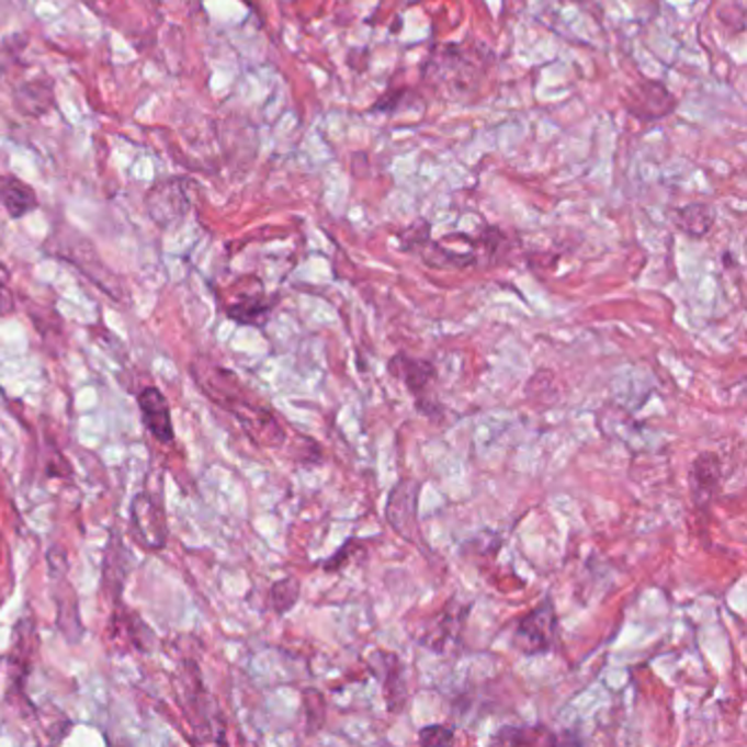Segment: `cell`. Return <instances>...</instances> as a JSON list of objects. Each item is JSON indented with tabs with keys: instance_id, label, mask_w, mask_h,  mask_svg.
<instances>
[{
	"instance_id": "obj_2",
	"label": "cell",
	"mask_w": 747,
	"mask_h": 747,
	"mask_svg": "<svg viewBox=\"0 0 747 747\" xmlns=\"http://www.w3.org/2000/svg\"><path fill=\"white\" fill-rule=\"evenodd\" d=\"M559 641V619L551 599L522 616L513 632V649L522 656H542L555 649Z\"/></svg>"
},
{
	"instance_id": "obj_10",
	"label": "cell",
	"mask_w": 747,
	"mask_h": 747,
	"mask_svg": "<svg viewBox=\"0 0 747 747\" xmlns=\"http://www.w3.org/2000/svg\"><path fill=\"white\" fill-rule=\"evenodd\" d=\"M722 487V461L717 454L704 452L691 467V489L698 507H709Z\"/></svg>"
},
{
	"instance_id": "obj_6",
	"label": "cell",
	"mask_w": 747,
	"mask_h": 747,
	"mask_svg": "<svg viewBox=\"0 0 747 747\" xmlns=\"http://www.w3.org/2000/svg\"><path fill=\"white\" fill-rule=\"evenodd\" d=\"M132 531H134L138 544H143L145 548H149V551L165 548L167 529H165L162 511H160L158 502L147 494L136 496V500L132 505Z\"/></svg>"
},
{
	"instance_id": "obj_12",
	"label": "cell",
	"mask_w": 747,
	"mask_h": 747,
	"mask_svg": "<svg viewBox=\"0 0 747 747\" xmlns=\"http://www.w3.org/2000/svg\"><path fill=\"white\" fill-rule=\"evenodd\" d=\"M15 107L26 116H42L55 105L53 86L42 79H33L22 83L13 94Z\"/></svg>"
},
{
	"instance_id": "obj_3",
	"label": "cell",
	"mask_w": 747,
	"mask_h": 747,
	"mask_svg": "<svg viewBox=\"0 0 747 747\" xmlns=\"http://www.w3.org/2000/svg\"><path fill=\"white\" fill-rule=\"evenodd\" d=\"M193 189L195 184L186 178H167L156 182L145 195V208L151 222L160 228H169L184 219L193 204Z\"/></svg>"
},
{
	"instance_id": "obj_14",
	"label": "cell",
	"mask_w": 747,
	"mask_h": 747,
	"mask_svg": "<svg viewBox=\"0 0 747 747\" xmlns=\"http://www.w3.org/2000/svg\"><path fill=\"white\" fill-rule=\"evenodd\" d=\"M494 744H502V746H540V744H546V746H553V744H559V739L542 726H535V728H509L507 726L494 737Z\"/></svg>"
},
{
	"instance_id": "obj_18",
	"label": "cell",
	"mask_w": 747,
	"mask_h": 747,
	"mask_svg": "<svg viewBox=\"0 0 747 747\" xmlns=\"http://www.w3.org/2000/svg\"><path fill=\"white\" fill-rule=\"evenodd\" d=\"M358 544H360V542H358L355 537L347 540V544H344V546H342V548H340V551H338V553H336V555H333L329 562H325V566H322V568H325L327 573H338L342 566H347V564H349V559H351V553H353V548H355Z\"/></svg>"
},
{
	"instance_id": "obj_7",
	"label": "cell",
	"mask_w": 747,
	"mask_h": 747,
	"mask_svg": "<svg viewBox=\"0 0 747 747\" xmlns=\"http://www.w3.org/2000/svg\"><path fill=\"white\" fill-rule=\"evenodd\" d=\"M469 605H445V610L430 623L426 625V632L421 636V645L437 652V654H445L454 643H459L461 632H463V623L469 614Z\"/></svg>"
},
{
	"instance_id": "obj_16",
	"label": "cell",
	"mask_w": 747,
	"mask_h": 747,
	"mask_svg": "<svg viewBox=\"0 0 747 747\" xmlns=\"http://www.w3.org/2000/svg\"><path fill=\"white\" fill-rule=\"evenodd\" d=\"M301 599V584L294 577L281 579L272 586L270 590V601H272V610L276 614H287Z\"/></svg>"
},
{
	"instance_id": "obj_1",
	"label": "cell",
	"mask_w": 747,
	"mask_h": 747,
	"mask_svg": "<svg viewBox=\"0 0 747 747\" xmlns=\"http://www.w3.org/2000/svg\"><path fill=\"white\" fill-rule=\"evenodd\" d=\"M483 75L485 61L480 53H474L467 44H445L430 55V66L423 77L437 90L445 92V97L459 99L476 90Z\"/></svg>"
},
{
	"instance_id": "obj_15",
	"label": "cell",
	"mask_w": 747,
	"mask_h": 747,
	"mask_svg": "<svg viewBox=\"0 0 747 747\" xmlns=\"http://www.w3.org/2000/svg\"><path fill=\"white\" fill-rule=\"evenodd\" d=\"M270 309H272L270 301H265L261 296H252V298H246V301L233 305L228 309V316H233L235 320L246 322V325H263L268 320Z\"/></svg>"
},
{
	"instance_id": "obj_5",
	"label": "cell",
	"mask_w": 747,
	"mask_h": 747,
	"mask_svg": "<svg viewBox=\"0 0 747 747\" xmlns=\"http://www.w3.org/2000/svg\"><path fill=\"white\" fill-rule=\"evenodd\" d=\"M419 491L421 485L417 480H401L386 505V518L404 540L415 542L417 537V507H419Z\"/></svg>"
},
{
	"instance_id": "obj_17",
	"label": "cell",
	"mask_w": 747,
	"mask_h": 747,
	"mask_svg": "<svg viewBox=\"0 0 747 747\" xmlns=\"http://www.w3.org/2000/svg\"><path fill=\"white\" fill-rule=\"evenodd\" d=\"M456 733L452 726L445 724H434V726H426L419 731V744L426 747L450 746L454 744Z\"/></svg>"
},
{
	"instance_id": "obj_19",
	"label": "cell",
	"mask_w": 747,
	"mask_h": 747,
	"mask_svg": "<svg viewBox=\"0 0 747 747\" xmlns=\"http://www.w3.org/2000/svg\"><path fill=\"white\" fill-rule=\"evenodd\" d=\"M9 270L7 265L0 261V314H11L13 307H15V301H13V294H11V287H9Z\"/></svg>"
},
{
	"instance_id": "obj_4",
	"label": "cell",
	"mask_w": 747,
	"mask_h": 747,
	"mask_svg": "<svg viewBox=\"0 0 747 747\" xmlns=\"http://www.w3.org/2000/svg\"><path fill=\"white\" fill-rule=\"evenodd\" d=\"M369 667L373 669V674L382 682L384 702H386L388 713L399 715L408 704V680H406V667H404L401 658L391 654V652L380 649V652L371 654Z\"/></svg>"
},
{
	"instance_id": "obj_8",
	"label": "cell",
	"mask_w": 747,
	"mask_h": 747,
	"mask_svg": "<svg viewBox=\"0 0 747 747\" xmlns=\"http://www.w3.org/2000/svg\"><path fill=\"white\" fill-rule=\"evenodd\" d=\"M388 371L412 393L417 404L430 397L428 391L437 375V369L430 360H417V358H410L408 353H397L391 358Z\"/></svg>"
},
{
	"instance_id": "obj_11",
	"label": "cell",
	"mask_w": 747,
	"mask_h": 747,
	"mask_svg": "<svg viewBox=\"0 0 747 747\" xmlns=\"http://www.w3.org/2000/svg\"><path fill=\"white\" fill-rule=\"evenodd\" d=\"M35 191L20 178L11 173H0V206L11 219L26 217L37 208Z\"/></svg>"
},
{
	"instance_id": "obj_13",
	"label": "cell",
	"mask_w": 747,
	"mask_h": 747,
	"mask_svg": "<svg viewBox=\"0 0 747 747\" xmlns=\"http://www.w3.org/2000/svg\"><path fill=\"white\" fill-rule=\"evenodd\" d=\"M715 208L706 202H695V204H687L682 208L676 211L674 219L678 224L680 230H684L691 237H706L715 224Z\"/></svg>"
},
{
	"instance_id": "obj_9",
	"label": "cell",
	"mask_w": 747,
	"mask_h": 747,
	"mask_svg": "<svg viewBox=\"0 0 747 747\" xmlns=\"http://www.w3.org/2000/svg\"><path fill=\"white\" fill-rule=\"evenodd\" d=\"M138 408H140L147 432L160 443H171L173 423H171V410H169L165 395L158 388H145L138 395Z\"/></svg>"
}]
</instances>
